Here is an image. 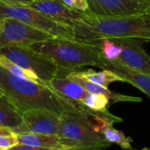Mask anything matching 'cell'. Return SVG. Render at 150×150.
<instances>
[{"instance_id": "obj_1", "label": "cell", "mask_w": 150, "mask_h": 150, "mask_svg": "<svg viewBox=\"0 0 150 150\" xmlns=\"http://www.w3.org/2000/svg\"><path fill=\"white\" fill-rule=\"evenodd\" d=\"M123 120L108 112H98L86 106L67 111L60 116L58 136L69 150H104L112 144L99 132L102 123H120Z\"/></svg>"}, {"instance_id": "obj_2", "label": "cell", "mask_w": 150, "mask_h": 150, "mask_svg": "<svg viewBox=\"0 0 150 150\" xmlns=\"http://www.w3.org/2000/svg\"><path fill=\"white\" fill-rule=\"evenodd\" d=\"M70 25L75 38L87 43L110 38H131L150 42V13L104 17L89 12Z\"/></svg>"}, {"instance_id": "obj_3", "label": "cell", "mask_w": 150, "mask_h": 150, "mask_svg": "<svg viewBox=\"0 0 150 150\" xmlns=\"http://www.w3.org/2000/svg\"><path fill=\"white\" fill-rule=\"evenodd\" d=\"M0 88L22 112L30 109H46L60 117L67 111L84 107L83 105L62 96L43 83L17 77L1 66Z\"/></svg>"}, {"instance_id": "obj_4", "label": "cell", "mask_w": 150, "mask_h": 150, "mask_svg": "<svg viewBox=\"0 0 150 150\" xmlns=\"http://www.w3.org/2000/svg\"><path fill=\"white\" fill-rule=\"evenodd\" d=\"M50 57L61 70V76L86 66L98 67L101 54L95 44L78 40L53 38L30 46Z\"/></svg>"}, {"instance_id": "obj_5", "label": "cell", "mask_w": 150, "mask_h": 150, "mask_svg": "<svg viewBox=\"0 0 150 150\" xmlns=\"http://www.w3.org/2000/svg\"><path fill=\"white\" fill-rule=\"evenodd\" d=\"M0 18L18 20L54 38L76 40L71 25L52 19L41 12L25 4H7L0 2Z\"/></svg>"}, {"instance_id": "obj_6", "label": "cell", "mask_w": 150, "mask_h": 150, "mask_svg": "<svg viewBox=\"0 0 150 150\" xmlns=\"http://www.w3.org/2000/svg\"><path fill=\"white\" fill-rule=\"evenodd\" d=\"M0 54L23 69L34 73L43 83L61 76V70L54 62L30 46H4L0 47Z\"/></svg>"}, {"instance_id": "obj_7", "label": "cell", "mask_w": 150, "mask_h": 150, "mask_svg": "<svg viewBox=\"0 0 150 150\" xmlns=\"http://www.w3.org/2000/svg\"><path fill=\"white\" fill-rule=\"evenodd\" d=\"M4 26L0 35V47L8 45L31 46L54 38L46 32L18 20L9 18H4Z\"/></svg>"}, {"instance_id": "obj_8", "label": "cell", "mask_w": 150, "mask_h": 150, "mask_svg": "<svg viewBox=\"0 0 150 150\" xmlns=\"http://www.w3.org/2000/svg\"><path fill=\"white\" fill-rule=\"evenodd\" d=\"M60 117L46 109H30L23 112L22 123L12 129L17 134L33 133L58 135Z\"/></svg>"}, {"instance_id": "obj_9", "label": "cell", "mask_w": 150, "mask_h": 150, "mask_svg": "<svg viewBox=\"0 0 150 150\" xmlns=\"http://www.w3.org/2000/svg\"><path fill=\"white\" fill-rule=\"evenodd\" d=\"M120 48L118 61L123 65L143 73L150 74V54L144 49L142 40L131 38H110Z\"/></svg>"}, {"instance_id": "obj_10", "label": "cell", "mask_w": 150, "mask_h": 150, "mask_svg": "<svg viewBox=\"0 0 150 150\" xmlns=\"http://www.w3.org/2000/svg\"><path fill=\"white\" fill-rule=\"evenodd\" d=\"M90 12L97 16L118 17L150 13L149 10L134 0H87Z\"/></svg>"}, {"instance_id": "obj_11", "label": "cell", "mask_w": 150, "mask_h": 150, "mask_svg": "<svg viewBox=\"0 0 150 150\" xmlns=\"http://www.w3.org/2000/svg\"><path fill=\"white\" fill-rule=\"evenodd\" d=\"M25 5L41 12L52 19L69 25L79 20L84 14V12L69 8L61 0H31Z\"/></svg>"}, {"instance_id": "obj_12", "label": "cell", "mask_w": 150, "mask_h": 150, "mask_svg": "<svg viewBox=\"0 0 150 150\" xmlns=\"http://www.w3.org/2000/svg\"><path fill=\"white\" fill-rule=\"evenodd\" d=\"M98 68L118 75L124 83H128L150 98V74L132 69L119 62L105 60L101 57Z\"/></svg>"}, {"instance_id": "obj_13", "label": "cell", "mask_w": 150, "mask_h": 150, "mask_svg": "<svg viewBox=\"0 0 150 150\" xmlns=\"http://www.w3.org/2000/svg\"><path fill=\"white\" fill-rule=\"evenodd\" d=\"M69 78L76 81L87 92L93 93V94H100L107 97L111 102L112 103H119V102H142V98L139 97H134V96H128L125 94H120L117 92H113L109 90V88H105L103 86H100L98 84H96L86 78L81 76L76 73V71L70 72L68 76Z\"/></svg>"}, {"instance_id": "obj_14", "label": "cell", "mask_w": 150, "mask_h": 150, "mask_svg": "<svg viewBox=\"0 0 150 150\" xmlns=\"http://www.w3.org/2000/svg\"><path fill=\"white\" fill-rule=\"evenodd\" d=\"M45 84L48 85L62 96L80 104L88 93L78 83L68 76L55 77Z\"/></svg>"}, {"instance_id": "obj_15", "label": "cell", "mask_w": 150, "mask_h": 150, "mask_svg": "<svg viewBox=\"0 0 150 150\" xmlns=\"http://www.w3.org/2000/svg\"><path fill=\"white\" fill-rule=\"evenodd\" d=\"M18 141L19 144L36 148L55 150H69L64 146L62 141L58 135L25 133L18 134Z\"/></svg>"}, {"instance_id": "obj_16", "label": "cell", "mask_w": 150, "mask_h": 150, "mask_svg": "<svg viewBox=\"0 0 150 150\" xmlns=\"http://www.w3.org/2000/svg\"><path fill=\"white\" fill-rule=\"evenodd\" d=\"M23 112L5 94L0 96V126L14 129L22 123Z\"/></svg>"}, {"instance_id": "obj_17", "label": "cell", "mask_w": 150, "mask_h": 150, "mask_svg": "<svg viewBox=\"0 0 150 150\" xmlns=\"http://www.w3.org/2000/svg\"><path fill=\"white\" fill-rule=\"evenodd\" d=\"M99 132L111 144H117L122 149L133 150L132 142L133 139L127 136L123 132L113 127V124L111 123H102L99 125Z\"/></svg>"}, {"instance_id": "obj_18", "label": "cell", "mask_w": 150, "mask_h": 150, "mask_svg": "<svg viewBox=\"0 0 150 150\" xmlns=\"http://www.w3.org/2000/svg\"><path fill=\"white\" fill-rule=\"evenodd\" d=\"M76 71L81 76L105 88H109V85L112 83L123 82L122 79L118 75L106 69H102L101 71H95L93 69H87L83 71L76 70Z\"/></svg>"}, {"instance_id": "obj_19", "label": "cell", "mask_w": 150, "mask_h": 150, "mask_svg": "<svg viewBox=\"0 0 150 150\" xmlns=\"http://www.w3.org/2000/svg\"><path fill=\"white\" fill-rule=\"evenodd\" d=\"M0 66L3 69H4L5 70H7L9 73H11V75H13L17 77L33 81V82L42 83L41 80L34 73L23 69L22 67L14 63L13 62H11L7 57H5L4 55H3L1 54H0Z\"/></svg>"}, {"instance_id": "obj_20", "label": "cell", "mask_w": 150, "mask_h": 150, "mask_svg": "<svg viewBox=\"0 0 150 150\" xmlns=\"http://www.w3.org/2000/svg\"><path fill=\"white\" fill-rule=\"evenodd\" d=\"M92 44L96 45L103 59L112 62H116L119 60L120 55V48L112 39H103Z\"/></svg>"}, {"instance_id": "obj_21", "label": "cell", "mask_w": 150, "mask_h": 150, "mask_svg": "<svg viewBox=\"0 0 150 150\" xmlns=\"http://www.w3.org/2000/svg\"><path fill=\"white\" fill-rule=\"evenodd\" d=\"M110 99L100 94H93L88 92L84 98L82 100L81 104L84 106L98 112H108V107L110 106Z\"/></svg>"}, {"instance_id": "obj_22", "label": "cell", "mask_w": 150, "mask_h": 150, "mask_svg": "<svg viewBox=\"0 0 150 150\" xmlns=\"http://www.w3.org/2000/svg\"><path fill=\"white\" fill-rule=\"evenodd\" d=\"M18 144V134L10 127L0 126V150H9Z\"/></svg>"}, {"instance_id": "obj_23", "label": "cell", "mask_w": 150, "mask_h": 150, "mask_svg": "<svg viewBox=\"0 0 150 150\" xmlns=\"http://www.w3.org/2000/svg\"><path fill=\"white\" fill-rule=\"evenodd\" d=\"M69 8L84 13L90 12V7L87 0H61Z\"/></svg>"}, {"instance_id": "obj_24", "label": "cell", "mask_w": 150, "mask_h": 150, "mask_svg": "<svg viewBox=\"0 0 150 150\" xmlns=\"http://www.w3.org/2000/svg\"><path fill=\"white\" fill-rule=\"evenodd\" d=\"M9 150H55L50 149H42V148H36V147H32V146H27L24 144H17L13 148H11Z\"/></svg>"}, {"instance_id": "obj_25", "label": "cell", "mask_w": 150, "mask_h": 150, "mask_svg": "<svg viewBox=\"0 0 150 150\" xmlns=\"http://www.w3.org/2000/svg\"><path fill=\"white\" fill-rule=\"evenodd\" d=\"M31 0H0V2L7 4H26Z\"/></svg>"}, {"instance_id": "obj_26", "label": "cell", "mask_w": 150, "mask_h": 150, "mask_svg": "<svg viewBox=\"0 0 150 150\" xmlns=\"http://www.w3.org/2000/svg\"><path fill=\"white\" fill-rule=\"evenodd\" d=\"M134 1H135L137 3H139V4H141L144 5V6H146L150 11V0H134Z\"/></svg>"}, {"instance_id": "obj_27", "label": "cell", "mask_w": 150, "mask_h": 150, "mask_svg": "<svg viewBox=\"0 0 150 150\" xmlns=\"http://www.w3.org/2000/svg\"><path fill=\"white\" fill-rule=\"evenodd\" d=\"M4 22H5V19L4 18H0V35L3 32V29H4Z\"/></svg>"}, {"instance_id": "obj_28", "label": "cell", "mask_w": 150, "mask_h": 150, "mask_svg": "<svg viewBox=\"0 0 150 150\" xmlns=\"http://www.w3.org/2000/svg\"><path fill=\"white\" fill-rule=\"evenodd\" d=\"M3 95H4V92L3 91V90L0 88V96H3Z\"/></svg>"}, {"instance_id": "obj_29", "label": "cell", "mask_w": 150, "mask_h": 150, "mask_svg": "<svg viewBox=\"0 0 150 150\" xmlns=\"http://www.w3.org/2000/svg\"><path fill=\"white\" fill-rule=\"evenodd\" d=\"M142 150H150V149H149V148H144V149H142Z\"/></svg>"}]
</instances>
